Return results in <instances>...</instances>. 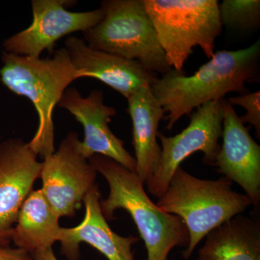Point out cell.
Returning <instances> with one entry per match:
<instances>
[{
    "label": "cell",
    "mask_w": 260,
    "mask_h": 260,
    "mask_svg": "<svg viewBox=\"0 0 260 260\" xmlns=\"http://www.w3.org/2000/svg\"><path fill=\"white\" fill-rule=\"evenodd\" d=\"M259 39L245 49L220 50L190 76L184 70L172 69L156 77L150 85L152 93L167 115L171 130L182 116L190 115L207 103L223 100L227 93H249L248 83L260 78Z\"/></svg>",
    "instance_id": "6da1fadb"
},
{
    "label": "cell",
    "mask_w": 260,
    "mask_h": 260,
    "mask_svg": "<svg viewBox=\"0 0 260 260\" xmlns=\"http://www.w3.org/2000/svg\"><path fill=\"white\" fill-rule=\"evenodd\" d=\"M89 161L109 184V196L101 203L104 217L112 220L118 209L129 214L144 241L147 260H167L174 248H186L189 233L182 220L152 201L136 173L102 155H94Z\"/></svg>",
    "instance_id": "7a4b0ae2"
},
{
    "label": "cell",
    "mask_w": 260,
    "mask_h": 260,
    "mask_svg": "<svg viewBox=\"0 0 260 260\" xmlns=\"http://www.w3.org/2000/svg\"><path fill=\"white\" fill-rule=\"evenodd\" d=\"M0 80L10 91L27 98L37 113L38 127L28 146L42 159L55 151L54 109L78 72L64 48L54 51L52 58L30 57L3 51Z\"/></svg>",
    "instance_id": "3957f363"
},
{
    "label": "cell",
    "mask_w": 260,
    "mask_h": 260,
    "mask_svg": "<svg viewBox=\"0 0 260 260\" xmlns=\"http://www.w3.org/2000/svg\"><path fill=\"white\" fill-rule=\"evenodd\" d=\"M225 177L200 179L178 168L167 190L155 203L165 213L179 217L187 229L189 244L182 251L189 259L196 246L211 231L251 206V200L232 189Z\"/></svg>",
    "instance_id": "277c9868"
},
{
    "label": "cell",
    "mask_w": 260,
    "mask_h": 260,
    "mask_svg": "<svg viewBox=\"0 0 260 260\" xmlns=\"http://www.w3.org/2000/svg\"><path fill=\"white\" fill-rule=\"evenodd\" d=\"M103 18L83 32L94 49L137 61L151 73L164 75L172 69L158 40L144 0H104Z\"/></svg>",
    "instance_id": "5b68a950"
},
{
    "label": "cell",
    "mask_w": 260,
    "mask_h": 260,
    "mask_svg": "<svg viewBox=\"0 0 260 260\" xmlns=\"http://www.w3.org/2000/svg\"><path fill=\"white\" fill-rule=\"evenodd\" d=\"M159 44L172 69L183 71L184 64L199 47L208 59L223 25L217 0H144Z\"/></svg>",
    "instance_id": "8992f818"
},
{
    "label": "cell",
    "mask_w": 260,
    "mask_h": 260,
    "mask_svg": "<svg viewBox=\"0 0 260 260\" xmlns=\"http://www.w3.org/2000/svg\"><path fill=\"white\" fill-rule=\"evenodd\" d=\"M223 100L207 103L198 108L189 115V125L179 134L167 137L158 133L161 143L160 160L145 183L150 194L157 198L161 197L181 162L196 152L203 153L205 164L214 165L220 149Z\"/></svg>",
    "instance_id": "52a82bcc"
},
{
    "label": "cell",
    "mask_w": 260,
    "mask_h": 260,
    "mask_svg": "<svg viewBox=\"0 0 260 260\" xmlns=\"http://www.w3.org/2000/svg\"><path fill=\"white\" fill-rule=\"evenodd\" d=\"M79 137L68 133L51 155L43 159L42 191L59 218H73L89 191L96 184V171L78 148Z\"/></svg>",
    "instance_id": "ba28073f"
},
{
    "label": "cell",
    "mask_w": 260,
    "mask_h": 260,
    "mask_svg": "<svg viewBox=\"0 0 260 260\" xmlns=\"http://www.w3.org/2000/svg\"><path fill=\"white\" fill-rule=\"evenodd\" d=\"M70 0H32V23L3 42L5 52L39 58L44 51L54 53L56 43L75 32H86L101 21L100 8L88 12H72Z\"/></svg>",
    "instance_id": "9c48e42d"
},
{
    "label": "cell",
    "mask_w": 260,
    "mask_h": 260,
    "mask_svg": "<svg viewBox=\"0 0 260 260\" xmlns=\"http://www.w3.org/2000/svg\"><path fill=\"white\" fill-rule=\"evenodd\" d=\"M104 99L102 90H93L83 97L73 87L65 90L57 106L69 112L83 126L84 139L80 140L78 148L85 158L89 160L94 155H104L136 172L134 156L109 127L111 119L116 115V109L106 105Z\"/></svg>",
    "instance_id": "30bf717a"
},
{
    "label": "cell",
    "mask_w": 260,
    "mask_h": 260,
    "mask_svg": "<svg viewBox=\"0 0 260 260\" xmlns=\"http://www.w3.org/2000/svg\"><path fill=\"white\" fill-rule=\"evenodd\" d=\"M42 162L20 138L0 145V244L10 245L19 212L40 177Z\"/></svg>",
    "instance_id": "8fae6325"
},
{
    "label": "cell",
    "mask_w": 260,
    "mask_h": 260,
    "mask_svg": "<svg viewBox=\"0 0 260 260\" xmlns=\"http://www.w3.org/2000/svg\"><path fill=\"white\" fill-rule=\"evenodd\" d=\"M223 144L213 167L232 182L237 183L251 200L260 203V146L239 119L234 107L223 100Z\"/></svg>",
    "instance_id": "7c38bea8"
},
{
    "label": "cell",
    "mask_w": 260,
    "mask_h": 260,
    "mask_svg": "<svg viewBox=\"0 0 260 260\" xmlns=\"http://www.w3.org/2000/svg\"><path fill=\"white\" fill-rule=\"evenodd\" d=\"M64 48L79 78L99 80L126 99L158 77L137 61L89 47L83 39L69 37Z\"/></svg>",
    "instance_id": "4fadbf2b"
},
{
    "label": "cell",
    "mask_w": 260,
    "mask_h": 260,
    "mask_svg": "<svg viewBox=\"0 0 260 260\" xmlns=\"http://www.w3.org/2000/svg\"><path fill=\"white\" fill-rule=\"evenodd\" d=\"M101 203L102 196L96 184L84 198L85 213L81 223L75 227H61L58 242L63 254L68 260H78L80 243H86L108 260H135L132 248L138 238L116 234L107 223Z\"/></svg>",
    "instance_id": "5bb4252c"
},
{
    "label": "cell",
    "mask_w": 260,
    "mask_h": 260,
    "mask_svg": "<svg viewBox=\"0 0 260 260\" xmlns=\"http://www.w3.org/2000/svg\"><path fill=\"white\" fill-rule=\"evenodd\" d=\"M126 100L127 112L133 122L135 173L145 184L160 160L158 126L166 113L152 93L150 85L140 89Z\"/></svg>",
    "instance_id": "9a60e30c"
},
{
    "label": "cell",
    "mask_w": 260,
    "mask_h": 260,
    "mask_svg": "<svg viewBox=\"0 0 260 260\" xmlns=\"http://www.w3.org/2000/svg\"><path fill=\"white\" fill-rule=\"evenodd\" d=\"M204 260H260V223L242 214L229 219L205 237L199 251Z\"/></svg>",
    "instance_id": "2e32d148"
},
{
    "label": "cell",
    "mask_w": 260,
    "mask_h": 260,
    "mask_svg": "<svg viewBox=\"0 0 260 260\" xmlns=\"http://www.w3.org/2000/svg\"><path fill=\"white\" fill-rule=\"evenodd\" d=\"M59 219L41 189L32 190L19 212L11 242L30 254L39 249H52L59 240Z\"/></svg>",
    "instance_id": "e0dca14e"
},
{
    "label": "cell",
    "mask_w": 260,
    "mask_h": 260,
    "mask_svg": "<svg viewBox=\"0 0 260 260\" xmlns=\"http://www.w3.org/2000/svg\"><path fill=\"white\" fill-rule=\"evenodd\" d=\"M218 8L223 26L242 30L259 27V0H223Z\"/></svg>",
    "instance_id": "ac0fdd59"
},
{
    "label": "cell",
    "mask_w": 260,
    "mask_h": 260,
    "mask_svg": "<svg viewBox=\"0 0 260 260\" xmlns=\"http://www.w3.org/2000/svg\"><path fill=\"white\" fill-rule=\"evenodd\" d=\"M228 102L234 107L239 106L246 111L245 115L239 116L243 124H250L256 130L258 138H260V91L246 93L238 96L231 97Z\"/></svg>",
    "instance_id": "d6986e66"
},
{
    "label": "cell",
    "mask_w": 260,
    "mask_h": 260,
    "mask_svg": "<svg viewBox=\"0 0 260 260\" xmlns=\"http://www.w3.org/2000/svg\"><path fill=\"white\" fill-rule=\"evenodd\" d=\"M0 260H34L32 254L20 248L0 244Z\"/></svg>",
    "instance_id": "ffe728a7"
},
{
    "label": "cell",
    "mask_w": 260,
    "mask_h": 260,
    "mask_svg": "<svg viewBox=\"0 0 260 260\" xmlns=\"http://www.w3.org/2000/svg\"><path fill=\"white\" fill-rule=\"evenodd\" d=\"M34 260H58L52 249H39L32 253Z\"/></svg>",
    "instance_id": "44dd1931"
},
{
    "label": "cell",
    "mask_w": 260,
    "mask_h": 260,
    "mask_svg": "<svg viewBox=\"0 0 260 260\" xmlns=\"http://www.w3.org/2000/svg\"><path fill=\"white\" fill-rule=\"evenodd\" d=\"M2 142H3V140H2L1 135H0V145H1Z\"/></svg>",
    "instance_id": "7402d4cb"
},
{
    "label": "cell",
    "mask_w": 260,
    "mask_h": 260,
    "mask_svg": "<svg viewBox=\"0 0 260 260\" xmlns=\"http://www.w3.org/2000/svg\"><path fill=\"white\" fill-rule=\"evenodd\" d=\"M194 260H204V259H201V258H198V259H194Z\"/></svg>",
    "instance_id": "603a6c76"
}]
</instances>
